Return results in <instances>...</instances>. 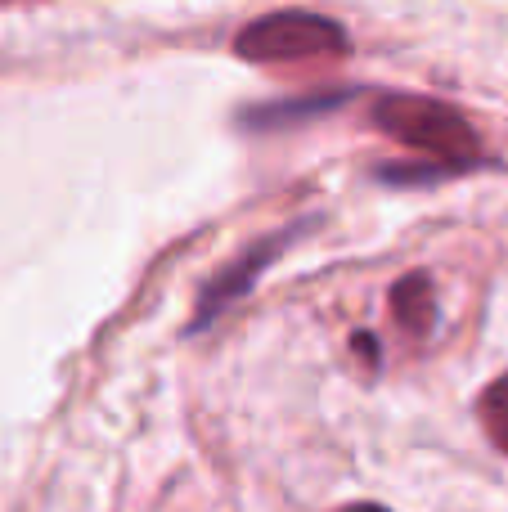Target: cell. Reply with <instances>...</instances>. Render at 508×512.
<instances>
[{
	"mask_svg": "<svg viewBox=\"0 0 508 512\" xmlns=\"http://www.w3.org/2000/svg\"><path fill=\"white\" fill-rule=\"evenodd\" d=\"M374 122L401 144L432 158L450 162V167H468L477 158V131L459 108L441 104V99L423 95H383L374 104Z\"/></svg>",
	"mask_w": 508,
	"mask_h": 512,
	"instance_id": "6da1fadb",
	"label": "cell"
},
{
	"mask_svg": "<svg viewBox=\"0 0 508 512\" xmlns=\"http://www.w3.org/2000/svg\"><path fill=\"white\" fill-rule=\"evenodd\" d=\"M482 427H486V436H491L495 445L508 454V378H500V382H491L486 387V396H482Z\"/></svg>",
	"mask_w": 508,
	"mask_h": 512,
	"instance_id": "3957f363",
	"label": "cell"
},
{
	"mask_svg": "<svg viewBox=\"0 0 508 512\" xmlns=\"http://www.w3.org/2000/svg\"><path fill=\"white\" fill-rule=\"evenodd\" d=\"M234 50L252 63H297V59H315V54L347 50V32L324 14L284 9V14H266L252 27H243Z\"/></svg>",
	"mask_w": 508,
	"mask_h": 512,
	"instance_id": "7a4b0ae2",
	"label": "cell"
}]
</instances>
